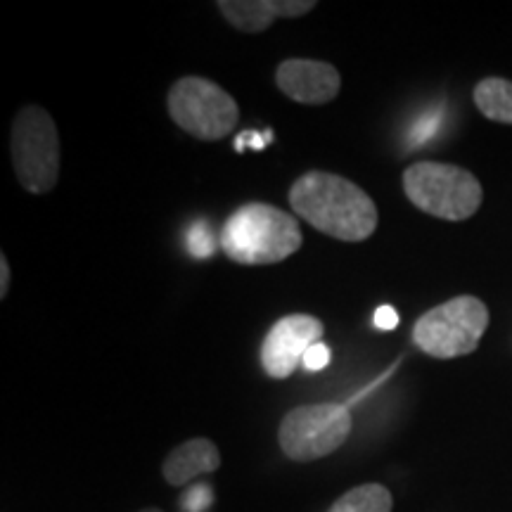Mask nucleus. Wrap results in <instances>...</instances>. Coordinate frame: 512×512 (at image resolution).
<instances>
[{
  "mask_svg": "<svg viewBox=\"0 0 512 512\" xmlns=\"http://www.w3.org/2000/svg\"><path fill=\"white\" fill-rule=\"evenodd\" d=\"M489 328V309L482 299L453 297L422 313L413 328V342L434 358H458L472 354Z\"/></svg>",
  "mask_w": 512,
  "mask_h": 512,
  "instance_id": "nucleus-5",
  "label": "nucleus"
},
{
  "mask_svg": "<svg viewBox=\"0 0 512 512\" xmlns=\"http://www.w3.org/2000/svg\"><path fill=\"white\" fill-rule=\"evenodd\" d=\"M373 325L377 330L389 332L399 325V313H396L394 306H377L375 316H373Z\"/></svg>",
  "mask_w": 512,
  "mask_h": 512,
  "instance_id": "nucleus-19",
  "label": "nucleus"
},
{
  "mask_svg": "<svg viewBox=\"0 0 512 512\" xmlns=\"http://www.w3.org/2000/svg\"><path fill=\"white\" fill-rule=\"evenodd\" d=\"M439 124H441V110H430V112L422 114V117L415 121L413 128H411L413 147L427 143V140L434 136V131H437Z\"/></svg>",
  "mask_w": 512,
  "mask_h": 512,
  "instance_id": "nucleus-15",
  "label": "nucleus"
},
{
  "mask_svg": "<svg viewBox=\"0 0 512 512\" xmlns=\"http://www.w3.org/2000/svg\"><path fill=\"white\" fill-rule=\"evenodd\" d=\"M211 501H214V496H211V486L197 484V486H192V489L185 491L181 508H183V512H204L211 505Z\"/></svg>",
  "mask_w": 512,
  "mask_h": 512,
  "instance_id": "nucleus-16",
  "label": "nucleus"
},
{
  "mask_svg": "<svg viewBox=\"0 0 512 512\" xmlns=\"http://www.w3.org/2000/svg\"><path fill=\"white\" fill-rule=\"evenodd\" d=\"M330 361H332L330 349L325 347L323 342H318V344H313L309 351H306L302 366H304V370H309V373H318V370L328 368Z\"/></svg>",
  "mask_w": 512,
  "mask_h": 512,
  "instance_id": "nucleus-17",
  "label": "nucleus"
},
{
  "mask_svg": "<svg viewBox=\"0 0 512 512\" xmlns=\"http://www.w3.org/2000/svg\"><path fill=\"white\" fill-rule=\"evenodd\" d=\"M185 247L195 259H209L221 247L219 235L209 228L207 221H195L185 233Z\"/></svg>",
  "mask_w": 512,
  "mask_h": 512,
  "instance_id": "nucleus-14",
  "label": "nucleus"
},
{
  "mask_svg": "<svg viewBox=\"0 0 512 512\" xmlns=\"http://www.w3.org/2000/svg\"><path fill=\"white\" fill-rule=\"evenodd\" d=\"M403 192L434 219L465 221L482 207V183L475 174L444 162H415L403 171Z\"/></svg>",
  "mask_w": 512,
  "mask_h": 512,
  "instance_id": "nucleus-3",
  "label": "nucleus"
},
{
  "mask_svg": "<svg viewBox=\"0 0 512 512\" xmlns=\"http://www.w3.org/2000/svg\"><path fill=\"white\" fill-rule=\"evenodd\" d=\"M290 204L299 219L342 242H363L377 230V207L370 195L347 178L309 171L290 188Z\"/></svg>",
  "mask_w": 512,
  "mask_h": 512,
  "instance_id": "nucleus-1",
  "label": "nucleus"
},
{
  "mask_svg": "<svg viewBox=\"0 0 512 512\" xmlns=\"http://www.w3.org/2000/svg\"><path fill=\"white\" fill-rule=\"evenodd\" d=\"M475 105L486 119L512 124V81L484 79L475 88Z\"/></svg>",
  "mask_w": 512,
  "mask_h": 512,
  "instance_id": "nucleus-12",
  "label": "nucleus"
},
{
  "mask_svg": "<svg viewBox=\"0 0 512 512\" xmlns=\"http://www.w3.org/2000/svg\"><path fill=\"white\" fill-rule=\"evenodd\" d=\"M323 320L309 313H290L268 330L261 344V366L273 380H287L304 361V354L323 339Z\"/></svg>",
  "mask_w": 512,
  "mask_h": 512,
  "instance_id": "nucleus-8",
  "label": "nucleus"
},
{
  "mask_svg": "<svg viewBox=\"0 0 512 512\" xmlns=\"http://www.w3.org/2000/svg\"><path fill=\"white\" fill-rule=\"evenodd\" d=\"M12 166L22 188L46 195L60 178V136L53 117L36 105L17 112L10 131Z\"/></svg>",
  "mask_w": 512,
  "mask_h": 512,
  "instance_id": "nucleus-4",
  "label": "nucleus"
},
{
  "mask_svg": "<svg viewBox=\"0 0 512 512\" xmlns=\"http://www.w3.org/2000/svg\"><path fill=\"white\" fill-rule=\"evenodd\" d=\"M10 292V266L5 256H0V299L8 297Z\"/></svg>",
  "mask_w": 512,
  "mask_h": 512,
  "instance_id": "nucleus-20",
  "label": "nucleus"
},
{
  "mask_svg": "<svg viewBox=\"0 0 512 512\" xmlns=\"http://www.w3.org/2000/svg\"><path fill=\"white\" fill-rule=\"evenodd\" d=\"M169 114L190 136L207 140H223L235 131L240 119V107L233 95L223 91L219 83L183 76L169 91Z\"/></svg>",
  "mask_w": 512,
  "mask_h": 512,
  "instance_id": "nucleus-6",
  "label": "nucleus"
},
{
  "mask_svg": "<svg viewBox=\"0 0 512 512\" xmlns=\"http://www.w3.org/2000/svg\"><path fill=\"white\" fill-rule=\"evenodd\" d=\"M221 467L219 446L211 439H190L176 446L164 460V479L171 486H185L192 479L209 475Z\"/></svg>",
  "mask_w": 512,
  "mask_h": 512,
  "instance_id": "nucleus-11",
  "label": "nucleus"
},
{
  "mask_svg": "<svg viewBox=\"0 0 512 512\" xmlns=\"http://www.w3.org/2000/svg\"><path fill=\"white\" fill-rule=\"evenodd\" d=\"M351 434V415L339 403L299 406L280 422L278 441L283 453L297 463L325 458L335 453Z\"/></svg>",
  "mask_w": 512,
  "mask_h": 512,
  "instance_id": "nucleus-7",
  "label": "nucleus"
},
{
  "mask_svg": "<svg viewBox=\"0 0 512 512\" xmlns=\"http://www.w3.org/2000/svg\"><path fill=\"white\" fill-rule=\"evenodd\" d=\"M140 512H162V510H157V508H145V510H140Z\"/></svg>",
  "mask_w": 512,
  "mask_h": 512,
  "instance_id": "nucleus-21",
  "label": "nucleus"
},
{
  "mask_svg": "<svg viewBox=\"0 0 512 512\" xmlns=\"http://www.w3.org/2000/svg\"><path fill=\"white\" fill-rule=\"evenodd\" d=\"M273 140V133L271 131H264V133H256V131H242L238 138H235V150L242 152L245 147H254V150H264V147L271 143Z\"/></svg>",
  "mask_w": 512,
  "mask_h": 512,
  "instance_id": "nucleus-18",
  "label": "nucleus"
},
{
  "mask_svg": "<svg viewBox=\"0 0 512 512\" xmlns=\"http://www.w3.org/2000/svg\"><path fill=\"white\" fill-rule=\"evenodd\" d=\"M394 501L387 486L361 484L332 503L330 512H392Z\"/></svg>",
  "mask_w": 512,
  "mask_h": 512,
  "instance_id": "nucleus-13",
  "label": "nucleus"
},
{
  "mask_svg": "<svg viewBox=\"0 0 512 512\" xmlns=\"http://www.w3.org/2000/svg\"><path fill=\"white\" fill-rule=\"evenodd\" d=\"M221 252L242 266H271L302 249L304 235L294 216L264 202H249L228 216Z\"/></svg>",
  "mask_w": 512,
  "mask_h": 512,
  "instance_id": "nucleus-2",
  "label": "nucleus"
},
{
  "mask_svg": "<svg viewBox=\"0 0 512 512\" xmlns=\"http://www.w3.org/2000/svg\"><path fill=\"white\" fill-rule=\"evenodd\" d=\"M316 8L313 0H221L219 12L245 34H261L280 17H304Z\"/></svg>",
  "mask_w": 512,
  "mask_h": 512,
  "instance_id": "nucleus-10",
  "label": "nucleus"
},
{
  "mask_svg": "<svg viewBox=\"0 0 512 512\" xmlns=\"http://www.w3.org/2000/svg\"><path fill=\"white\" fill-rule=\"evenodd\" d=\"M275 83L299 105H328L339 95L342 76L330 62L285 60L275 69Z\"/></svg>",
  "mask_w": 512,
  "mask_h": 512,
  "instance_id": "nucleus-9",
  "label": "nucleus"
}]
</instances>
